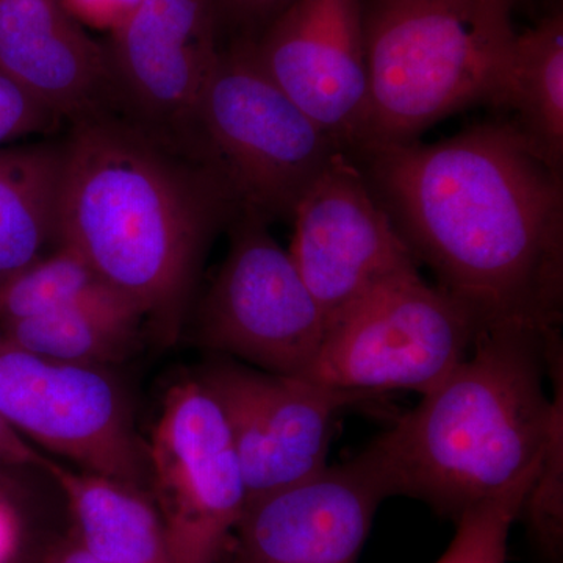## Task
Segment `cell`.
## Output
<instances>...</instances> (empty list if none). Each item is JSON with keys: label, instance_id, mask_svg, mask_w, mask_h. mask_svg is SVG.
<instances>
[{"label": "cell", "instance_id": "6da1fadb", "mask_svg": "<svg viewBox=\"0 0 563 563\" xmlns=\"http://www.w3.org/2000/svg\"><path fill=\"white\" fill-rule=\"evenodd\" d=\"M347 155L417 265L481 331L561 328L563 173L501 120Z\"/></svg>", "mask_w": 563, "mask_h": 563}, {"label": "cell", "instance_id": "7a4b0ae2", "mask_svg": "<svg viewBox=\"0 0 563 563\" xmlns=\"http://www.w3.org/2000/svg\"><path fill=\"white\" fill-rule=\"evenodd\" d=\"M239 210L213 169L117 111L63 140L57 246L135 303L163 344L179 336L211 239Z\"/></svg>", "mask_w": 563, "mask_h": 563}, {"label": "cell", "instance_id": "3957f363", "mask_svg": "<svg viewBox=\"0 0 563 563\" xmlns=\"http://www.w3.org/2000/svg\"><path fill=\"white\" fill-rule=\"evenodd\" d=\"M561 333L498 325L465 361L365 448L390 496L457 518L536 479L562 432V391L547 393Z\"/></svg>", "mask_w": 563, "mask_h": 563}, {"label": "cell", "instance_id": "277c9868", "mask_svg": "<svg viewBox=\"0 0 563 563\" xmlns=\"http://www.w3.org/2000/svg\"><path fill=\"white\" fill-rule=\"evenodd\" d=\"M512 10L514 0H362L368 102L350 151L420 140L468 107L495 109L517 35Z\"/></svg>", "mask_w": 563, "mask_h": 563}, {"label": "cell", "instance_id": "5b68a950", "mask_svg": "<svg viewBox=\"0 0 563 563\" xmlns=\"http://www.w3.org/2000/svg\"><path fill=\"white\" fill-rule=\"evenodd\" d=\"M199 161L239 209L291 220L299 199L343 151L263 70L254 40L221 49L198 110Z\"/></svg>", "mask_w": 563, "mask_h": 563}, {"label": "cell", "instance_id": "8992f818", "mask_svg": "<svg viewBox=\"0 0 563 563\" xmlns=\"http://www.w3.org/2000/svg\"><path fill=\"white\" fill-rule=\"evenodd\" d=\"M479 332L465 307L412 269L377 285L329 322L302 379L368 396L426 395L465 361Z\"/></svg>", "mask_w": 563, "mask_h": 563}, {"label": "cell", "instance_id": "52a82bcc", "mask_svg": "<svg viewBox=\"0 0 563 563\" xmlns=\"http://www.w3.org/2000/svg\"><path fill=\"white\" fill-rule=\"evenodd\" d=\"M266 224L251 211L233 217L228 255L196 314V342L262 372L303 377L325 318Z\"/></svg>", "mask_w": 563, "mask_h": 563}, {"label": "cell", "instance_id": "ba28073f", "mask_svg": "<svg viewBox=\"0 0 563 563\" xmlns=\"http://www.w3.org/2000/svg\"><path fill=\"white\" fill-rule=\"evenodd\" d=\"M0 417L80 470L150 493L147 442L136 432L124 388L106 366L43 357L0 332Z\"/></svg>", "mask_w": 563, "mask_h": 563}, {"label": "cell", "instance_id": "9c48e42d", "mask_svg": "<svg viewBox=\"0 0 563 563\" xmlns=\"http://www.w3.org/2000/svg\"><path fill=\"white\" fill-rule=\"evenodd\" d=\"M147 459L173 563L220 561L242 520L247 487L228 420L198 377L166 393Z\"/></svg>", "mask_w": 563, "mask_h": 563}, {"label": "cell", "instance_id": "30bf717a", "mask_svg": "<svg viewBox=\"0 0 563 563\" xmlns=\"http://www.w3.org/2000/svg\"><path fill=\"white\" fill-rule=\"evenodd\" d=\"M214 0H141L109 51L117 113L199 161L198 110L217 65Z\"/></svg>", "mask_w": 563, "mask_h": 563}, {"label": "cell", "instance_id": "8fae6325", "mask_svg": "<svg viewBox=\"0 0 563 563\" xmlns=\"http://www.w3.org/2000/svg\"><path fill=\"white\" fill-rule=\"evenodd\" d=\"M220 404L242 463L247 501L329 465L340 412L368 395L217 358L198 374Z\"/></svg>", "mask_w": 563, "mask_h": 563}, {"label": "cell", "instance_id": "7c38bea8", "mask_svg": "<svg viewBox=\"0 0 563 563\" xmlns=\"http://www.w3.org/2000/svg\"><path fill=\"white\" fill-rule=\"evenodd\" d=\"M290 257L325 328L383 282L418 269L362 169L336 152L296 206Z\"/></svg>", "mask_w": 563, "mask_h": 563}, {"label": "cell", "instance_id": "4fadbf2b", "mask_svg": "<svg viewBox=\"0 0 563 563\" xmlns=\"http://www.w3.org/2000/svg\"><path fill=\"white\" fill-rule=\"evenodd\" d=\"M263 70L344 152L368 102L362 0H291L254 40Z\"/></svg>", "mask_w": 563, "mask_h": 563}, {"label": "cell", "instance_id": "5bb4252c", "mask_svg": "<svg viewBox=\"0 0 563 563\" xmlns=\"http://www.w3.org/2000/svg\"><path fill=\"white\" fill-rule=\"evenodd\" d=\"M390 498L362 451L299 483L247 501L235 529L239 563H357Z\"/></svg>", "mask_w": 563, "mask_h": 563}, {"label": "cell", "instance_id": "9a60e30c", "mask_svg": "<svg viewBox=\"0 0 563 563\" xmlns=\"http://www.w3.org/2000/svg\"><path fill=\"white\" fill-rule=\"evenodd\" d=\"M0 69L70 124L117 111L109 51L60 0H0Z\"/></svg>", "mask_w": 563, "mask_h": 563}, {"label": "cell", "instance_id": "2e32d148", "mask_svg": "<svg viewBox=\"0 0 563 563\" xmlns=\"http://www.w3.org/2000/svg\"><path fill=\"white\" fill-rule=\"evenodd\" d=\"M68 501L76 540L107 563H173L161 514L150 493L60 463L46 472Z\"/></svg>", "mask_w": 563, "mask_h": 563}, {"label": "cell", "instance_id": "e0dca14e", "mask_svg": "<svg viewBox=\"0 0 563 563\" xmlns=\"http://www.w3.org/2000/svg\"><path fill=\"white\" fill-rule=\"evenodd\" d=\"M529 150L563 173V14L554 11L515 35L498 106Z\"/></svg>", "mask_w": 563, "mask_h": 563}, {"label": "cell", "instance_id": "ac0fdd59", "mask_svg": "<svg viewBox=\"0 0 563 563\" xmlns=\"http://www.w3.org/2000/svg\"><path fill=\"white\" fill-rule=\"evenodd\" d=\"M63 141L0 147V282L57 246Z\"/></svg>", "mask_w": 563, "mask_h": 563}, {"label": "cell", "instance_id": "d6986e66", "mask_svg": "<svg viewBox=\"0 0 563 563\" xmlns=\"http://www.w3.org/2000/svg\"><path fill=\"white\" fill-rule=\"evenodd\" d=\"M144 324L139 307L110 290L66 309L3 322L0 332L43 357L109 368L139 350Z\"/></svg>", "mask_w": 563, "mask_h": 563}, {"label": "cell", "instance_id": "ffe728a7", "mask_svg": "<svg viewBox=\"0 0 563 563\" xmlns=\"http://www.w3.org/2000/svg\"><path fill=\"white\" fill-rule=\"evenodd\" d=\"M110 290L77 252L57 246L0 282V324L88 302Z\"/></svg>", "mask_w": 563, "mask_h": 563}, {"label": "cell", "instance_id": "44dd1931", "mask_svg": "<svg viewBox=\"0 0 563 563\" xmlns=\"http://www.w3.org/2000/svg\"><path fill=\"white\" fill-rule=\"evenodd\" d=\"M536 479L463 510L450 547L435 563H507L510 531Z\"/></svg>", "mask_w": 563, "mask_h": 563}, {"label": "cell", "instance_id": "7402d4cb", "mask_svg": "<svg viewBox=\"0 0 563 563\" xmlns=\"http://www.w3.org/2000/svg\"><path fill=\"white\" fill-rule=\"evenodd\" d=\"M62 122L0 69V147L27 136L54 133Z\"/></svg>", "mask_w": 563, "mask_h": 563}, {"label": "cell", "instance_id": "603a6c76", "mask_svg": "<svg viewBox=\"0 0 563 563\" xmlns=\"http://www.w3.org/2000/svg\"><path fill=\"white\" fill-rule=\"evenodd\" d=\"M60 3L80 25L113 33L135 13L141 0H60Z\"/></svg>", "mask_w": 563, "mask_h": 563}, {"label": "cell", "instance_id": "cb8c5ba5", "mask_svg": "<svg viewBox=\"0 0 563 563\" xmlns=\"http://www.w3.org/2000/svg\"><path fill=\"white\" fill-rule=\"evenodd\" d=\"M291 0H214L217 16L225 18L243 27L263 25L265 31Z\"/></svg>", "mask_w": 563, "mask_h": 563}, {"label": "cell", "instance_id": "d4e9b609", "mask_svg": "<svg viewBox=\"0 0 563 563\" xmlns=\"http://www.w3.org/2000/svg\"><path fill=\"white\" fill-rule=\"evenodd\" d=\"M49 457L38 453L24 437L11 429L0 417V465L24 466V468L46 472Z\"/></svg>", "mask_w": 563, "mask_h": 563}, {"label": "cell", "instance_id": "484cf974", "mask_svg": "<svg viewBox=\"0 0 563 563\" xmlns=\"http://www.w3.org/2000/svg\"><path fill=\"white\" fill-rule=\"evenodd\" d=\"M22 543V521L13 503L0 492V563L16 562Z\"/></svg>", "mask_w": 563, "mask_h": 563}, {"label": "cell", "instance_id": "4316f807", "mask_svg": "<svg viewBox=\"0 0 563 563\" xmlns=\"http://www.w3.org/2000/svg\"><path fill=\"white\" fill-rule=\"evenodd\" d=\"M47 563H107L88 553L76 539L66 540L52 550Z\"/></svg>", "mask_w": 563, "mask_h": 563}, {"label": "cell", "instance_id": "83f0119b", "mask_svg": "<svg viewBox=\"0 0 563 563\" xmlns=\"http://www.w3.org/2000/svg\"><path fill=\"white\" fill-rule=\"evenodd\" d=\"M3 487H5V481H3L2 473H0V492H3Z\"/></svg>", "mask_w": 563, "mask_h": 563}]
</instances>
